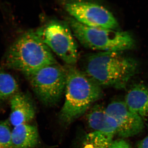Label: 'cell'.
Instances as JSON below:
<instances>
[{
    "mask_svg": "<svg viewBox=\"0 0 148 148\" xmlns=\"http://www.w3.org/2000/svg\"><path fill=\"white\" fill-rule=\"evenodd\" d=\"M125 103L148 127V86L141 83L133 85L126 94Z\"/></svg>",
    "mask_w": 148,
    "mask_h": 148,
    "instance_id": "obj_10",
    "label": "cell"
},
{
    "mask_svg": "<svg viewBox=\"0 0 148 148\" xmlns=\"http://www.w3.org/2000/svg\"><path fill=\"white\" fill-rule=\"evenodd\" d=\"M18 90V84L14 77L0 70V101L11 98Z\"/></svg>",
    "mask_w": 148,
    "mask_h": 148,
    "instance_id": "obj_13",
    "label": "cell"
},
{
    "mask_svg": "<svg viewBox=\"0 0 148 148\" xmlns=\"http://www.w3.org/2000/svg\"><path fill=\"white\" fill-rule=\"evenodd\" d=\"M64 9L77 22L93 28L119 30V24L113 14L103 6L89 1H66Z\"/></svg>",
    "mask_w": 148,
    "mask_h": 148,
    "instance_id": "obj_7",
    "label": "cell"
},
{
    "mask_svg": "<svg viewBox=\"0 0 148 148\" xmlns=\"http://www.w3.org/2000/svg\"><path fill=\"white\" fill-rule=\"evenodd\" d=\"M90 131L85 136L81 148H109L117 134L115 121L105 112V108L96 105L87 115Z\"/></svg>",
    "mask_w": 148,
    "mask_h": 148,
    "instance_id": "obj_8",
    "label": "cell"
},
{
    "mask_svg": "<svg viewBox=\"0 0 148 148\" xmlns=\"http://www.w3.org/2000/svg\"><path fill=\"white\" fill-rule=\"evenodd\" d=\"M57 63L51 51L36 32L32 31L18 37L11 45L6 56L8 67L27 76Z\"/></svg>",
    "mask_w": 148,
    "mask_h": 148,
    "instance_id": "obj_3",
    "label": "cell"
},
{
    "mask_svg": "<svg viewBox=\"0 0 148 148\" xmlns=\"http://www.w3.org/2000/svg\"><path fill=\"white\" fill-rule=\"evenodd\" d=\"M67 23L75 38L87 48L99 52H123L135 47V40L129 32L87 27L71 17Z\"/></svg>",
    "mask_w": 148,
    "mask_h": 148,
    "instance_id": "obj_4",
    "label": "cell"
},
{
    "mask_svg": "<svg viewBox=\"0 0 148 148\" xmlns=\"http://www.w3.org/2000/svg\"><path fill=\"white\" fill-rule=\"evenodd\" d=\"M105 111L116 123L117 134L122 138L138 135L145 127L142 119L130 110L125 102L113 101L105 108Z\"/></svg>",
    "mask_w": 148,
    "mask_h": 148,
    "instance_id": "obj_9",
    "label": "cell"
},
{
    "mask_svg": "<svg viewBox=\"0 0 148 148\" xmlns=\"http://www.w3.org/2000/svg\"><path fill=\"white\" fill-rule=\"evenodd\" d=\"M65 101L59 120L69 125L82 115L91 105L102 98V88L75 66H65Z\"/></svg>",
    "mask_w": 148,
    "mask_h": 148,
    "instance_id": "obj_2",
    "label": "cell"
},
{
    "mask_svg": "<svg viewBox=\"0 0 148 148\" xmlns=\"http://www.w3.org/2000/svg\"><path fill=\"white\" fill-rule=\"evenodd\" d=\"M137 148H148V137L138 142Z\"/></svg>",
    "mask_w": 148,
    "mask_h": 148,
    "instance_id": "obj_16",
    "label": "cell"
},
{
    "mask_svg": "<svg viewBox=\"0 0 148 148\" xmlns=\"http://www.w3.org/2000/svg\"><path fill=\"white\" fill-rule=\"evenodd\" d=\"M42 41L66 64L75 66L78 60L77 45L67 22L51 20L36 32Z\"/></svg>",
    "mask_w": 148,
    "mask_h": 148,
    "instance_id": "obj_5",
    "label": "cell"
},
{
    "mask_svg": "<svg viewBox=\"0 0 148 148\" xmlns=\"http://www.w3.org/2000/svg\"><path fill=\"white\" fill-rule=\"evenodd\" d=\"M109 148H132L130 145L124 139H119L113 141Z\"/></svg>",
    "mask_w": 148,
    "mask_h": 148,
    "instance_id": "obj_15",
    "label": "cell"
},
{
    "mask_svg": "<svg viewBox=\"0 0 148 148\" xmlns=\"http://www.w3.org/2000/svg\"><path fill=\"white\" fill-rule=\"evenodd\" d=\"M27 76L36 95L46 106H54L61 100L66 87L65 66L51 64Z\"/></svg>",
    "mask_w": 148,
    "mask_h": 148,
    "instance_id": "obj_6",
    "label": "cell"
},
{
    "mask_svg": "<svg viewBox=\"0 0 148 148\" xmlns=\"http://www.w3.org/2000/svg\"><path fill=\"white\" fill-rule=\"evenodd\" d=\"M39 141L38 129L26 123L14 127L11 134L12 148H34Z\"/></svg>",
    "mask_w": 148,
    "mask_h": 148,
    "instance_id": "obj_12",
    "label": "cell"
},
{
    "mask_svg": "<svg viewBox=\"0 0 148 148\" xmlns=\"http://www.w3.org/2000/svg\"><path fill=\"white\" fill-rule=\"evenodd\" d=\"M122 52L106 51L89 54L82 71L101 88L122 89L138 71V62Z\"/></svg>",
    "mask_w": 148,
    "mask_h": 148,
    "instance_id": "obj_1",
    "label": "cell"
},
{
    "mask_svg": "<svg viewBox=\"0 0 148 148\" xmlns=\"http://www.w3.org/2000/svg\"><path fill=\"white\" fill-rule=\"evenodd\" d=\"M10 121L14 127L26 124L34 118V108L27 95L16 92L10 98Z\"/></svg>",
    "mask_w": 148,
    "mask_h": 148,
    "instance_id": "obj_11",
    "label": "cell"
},
{
    "mask_svg": "<svg viewBox=\"0 0 148 148\" xmlns=\"http://www.w3.org/2000/svg\"><path fill=\"white\" fill-rule=\"evenodd\" d=\"M11 131L7 122H0V148H12Z\"/></svg>",
    "mask_w": 148,
    "mask_h": 148,
    "instance_id": "obj_14",
    "label": "cell"
}]
</instances>
